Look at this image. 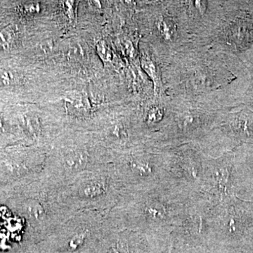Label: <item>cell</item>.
<instances>
[{
  "label": "cell",
  "instance_id": "6da1fadb",
  "mask_svg": "<svg viewBox=\"0 0 253 253\" xmlns=\"http://www.w3.org/2000/svg\"><path fill=\"white\" fill-rule=\"evenodd\" d=\"M200 204L185 186L167 179L144 189H126L108 214L113 225L154 237L189 231Z\"/></svg>",
  "mask_w": 253,
  "mask_h": 253
},
{
  "label": "cell",
  "instance_id": "7a4b0ae2",
  "mask_svg": "<svg viewBox=\"0 0 253 253\" xmlns=\"http://www.w3.org/2000/svg\"><path fill=\"white\" fill-rule=\"evenodd\" d=\"M16 189L11 204L26 221L34 244H40L75 212L63 199L62 186L43 173Z\"/></svg>",
  "mask_w": 253,
  "mask_h": 253
},
{
  "label": "cell",
  "instance_id": "3957f363",
  "mask_svg": "<svg viewBox=\"0 0 253 253\" xmlns=\"http://www.w3.org/2000/svg\"><path fill=\"white\" fill-rule=\"evenodd\" d=\"M126 190L113 163L84 173L62 186L65 202L73 212L89 211L108 215Z\"/></svg>",
  "mask_w": 253,
  "mask_h": 253
},
{
  "label": "cell",
  "instance_id": "277c9868",
  "mask_svg": "<svg viewBox=\"0 0 253 253\" xmlns=\"http://www.w3.org/2000/svg\"><path fill=\"white\" fill-rule=\"evenodd\" d=\"M110 225L108 215L78 211L38 245L46 253H93Z\"/></svg>",
  "mask_w": 253,
  "mask_h": 253
},
{
  "label": "cell",
  "instance_id": "5b68a950",
  "mask_svg": "<svg viewBox=\"0 0 253 253\" xmlns=\"http://www.w3.org/2000/svg\"><path fill=\"white\" fill-rule=\"evenodd\" d=\"M112 163V158L97 156L86 144H72L46 158L43 174L64 186L84 173L97 170Z\"/></svg>",
  "mask_w": 253,
  "mask_h": 253
},
{
  "label": "cell",
  "instance_id": "8992f818",
  "mask_svg": "<svg viewBox=\"0 0 253 253\" xmlns=\"http://www.w3.org/2000/svg\"><path fill=\"white\" fill-rule=\"evenodd\" d=\"M112 163L126 189H144L169 179L163 155L131 151L112 158Z\"/></svg>",
  "mask_w": 253,
  "mask_h": 253
},
{
  "label": "cell",
  "instance_id": "52a82bcc",
  "mask_svg": "<svg viewBox=\"0 0 253 253\" xmlns=\"http://www.w3.org/2000/svg\"><path fill=\"white\" fill-rule=\"evenodd\" d=\"M163 156L169 179L187 188L199 202L206 156L189 147Z\"/></svg>",
  "mask_w": 253,
  "mask_h": 253
},
{
  "label": "cell",
  "instance_id": "ba28073f",
  "mask_svg": "<svg viewBox=\"0 0 253 253\" xmlns=\"http://www.w3.org/2000/svg\"><path fill=\"white\" fill-rule=\"evenodd\" d=\"M224 127L236 139L253 141V113L242 111L231 115Z\"/></svg>",
  "mask_w": 253,
  "mask_h": 253
},
{
  "label": "cell",
  "instance_id": "9c48e42d",
  "mask_svg": "<svg viewBox=\"0 0 253 253\" xmlns=\"http://www.w3.org/2000/svg\"><path fill=\"white\" fill-rule=\"evenodd\" d=\"M64 100L68 112L73 116L84 117L90 113L91 105L85 93L71 91L66 94Z\"/></svg>",
  "mask_w": 253,
  "mask_h": 253
},
{
  "label": "cell",
  "instance_id": "30bf717a",
  "mask_svg": "<svg viewBox=\"0 0 253 253\" xmlns=\"http://www.w3.org/2000/svg\"><path fill=\"white\" fill-rule=\"evenodd\" d=\"M106 137L111 144L116 146H127L131 142V133L126 125L116 123L110 126L106 132Z\"/></svg>",
  "mask_w": 253,
  "mask_h": 253
},
{
  "label": "cell",
  "instance_id": "8fae6325",
  "mask_svg": "<svg viewBox=\"0 0 253 253\" xmlns=\"http://www.w3.org/2000/svg\"><path fill=\"white\" fill-rule=\"evenodd\" d=\"M158 30L166 41H171L175 34L174 24L167 18H162L158 21Z\"/></svg>",
  "mask_w": 253,
  "mask_h": 253
},
{
  "label": "cell",
  "instance_id": "7c38bea8",
  "mask_svg": "<svg viewBox=\"0 0 253 253\" xmlns=\"http://www.w3.org/2000/svg\"><path fill=\"white\" fill-rule=\"evenodd\" d=\"M141 66H142L145 72L147 73L148 76L151 77L154 81V86H158L159 79H158L157 68L153 61H151V59H150L147 56H143L142 59H141Z\"/></svg>",
  "mask_w": 253,
  "mask_h": 253
},
{
  "label": "cell",
  "instance_id": "4fadbf2b",
  "mask_svg": "<svg viewBox=\"0 0 253 253\" xmlns=\"http://www.w3.org/2000/svg\"><path fill=\"white\" fill-rule=\"evenodd\" d=\"M164 114V110L162 107L158 106H154L148 112L146 118V124L149 126H156L163 121Z\"/></svg>",
  "mask_w": 253,
  "mask_h": 253
},
{
  "label": "cell",
  "instance_id": "5bb4252c",
  "mask_svg": "<svg viewBox=\"0 0 253 253\" xmlns=\"http://www.w3.org/2000/svg\"><path fill=\"white\" fill-rule=\"evenodd\" d=\"M14 39V31L9 26L0 29V46L3 49H9Z\"/></svg>",
  "mask_w": 253,
  "mask_h": 253
},
{
  "label": "cell",
  "instance_id": "9a60e30c",
  "mask_svg": "<svg viewBox=\"0 0 253 253\" xmlns=\"http://www.w3.org/2000/svg\"><path fill=\"white\" fill-rule=\"evenodd\" d=\"M96 52L104 62H109L113 58V52L107 43L99 41L96 46Z\"/></svg>",
  "mask_w": 253,
  "mask_h": 253
},
{
  "label": "cell",
  "instance_id": "2e32d148",
  "mask_svg": "<svg viewBox=\"0 0 253 253\" xmlns=\"http://www.w3.org/2000/svg\"><path fill=\"white\" fill-rule=\"evenodd\" d=\"M13 81H14V76L12 73L6 70L0 71V85H10Z\"/></svg>",
  "mask_w": 253,
  "mask_h": 253
},
{
  "label": "cell",
  "instance_id": "e0dca14e",
  "mask_svg": "<svg viewBox=\"0 0 253 253\" xmlns=\"http://www.w3.org/2000/svg\"><path fill=\"white\" fill-rule=\"evenodd\" d=\"M63 9L65 10L66 15L71 20H75L76 18V7H75V1H63Z\"/></svg>",
  "mask_w": 253,
  "mask_h": 253
},
{
  "label": "cell",
  "instance_id": "ac0fdd59",
  "mask_svg": "<svg viewBox=\"0 0 253 253\" xmlns=\"http://www.w3.org/2000/svg\"><path fill=\"white\" fill-rule=\"evenodd\" d=\"M22 10L25 14H34L40 11V5L36 3H32L23 5Z\"/></svg>",
  "mask_w": 253,
  "mask_h": 253
},
{
  "label": "cell",
  "instance_id": "d6986e66",
  "mask_svg": "<svg viewBox=\"0 0 253 253\" xmlns=\"http://www.w3.org/2000/svg\"><path fill=\"white\" fill-rule=\"evenodd\" d=\"M53 43L51 41H44L41 44V49L44 52H49L52 49Z\"/></svg>",
  "mask_w": 253,
  "mask_h": 253
},
{
  "label": "cell",
  "instance_id": "ffe728a7",
  "mask_svg": "<svg viewBox=\"0 0 253 253\" xmlns=\"http://www.w3.org/2000/svg\"><path fill=\"white\" fill-rule=\"evenodd\" d=\"M248 94H249L250 104L253 106V83L251 84V87H250Z\"/></svg>",
  "mask_w": 253,
  "mask_h": 253
}]
</instances>
